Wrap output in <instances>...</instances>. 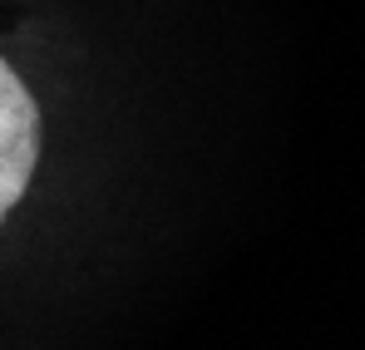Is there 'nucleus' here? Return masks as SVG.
Returning a JSON list of instances; mask_svg holds the SVG:
<instances>
[{
  "mask_svg": "<svg viewBox=\"0 0 365 350\" xmlns=\"http://www.w3.org/2000/svg\"><path fill=\"white\" fill-rule=\"evenodd\" d=\"M40 163V109L20 74L0 59V217L25 197Z\"/></svg>",
  "mask_w": 365,
  "mask_h": 350,
  "instance_id": "nucleus-1",
  "label": "nucleus"
}]
</instances>
